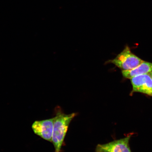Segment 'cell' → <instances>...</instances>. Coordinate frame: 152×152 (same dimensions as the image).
Segmentation results:
<instances>
[{"label":"cell","instance_id":"obj_1","mask_svg":"<svg viewBox=\"0 0 152 152\" xmlns=\"http://www.w3.org/2000/svg\"><path fill=\"white\" fill-rule=\"evenodd\" d=\"M55 110L56 116L54 117L52 142L55 148V152H61L70 124L77 113L66 114L60 107H56Z\"/></svg>","mask_w":152,"mask_h":152},{"label":"cell","instance_id":"obj_2","mask_svg":"<svg viewBox=\"0 0 152 152\" xmlns=\"http://www.w3.org/2000/svg\"><path fill=\"white\" fill-rule=\"evenodd\" d=\"M143 61L142 59L133 54L130 48L126 45L115 58L108 60L105 64H113L122 71H126L134 69Z\"/></svg>","mask_w":152,"mask_h":152},{"label":"cell","instance_id":"obj_3","mask_svg":"<svg viewBox=\"0 0 152 152\" xmlns=\"http://www.w3.org/2000/svg\"><path fill=\"white\" fill-rule=\"evenodd\" d=\"M132 136L130 134L126 137L104 144H98L95 152H132L130 140Z\"/></svg>","mask_w":152,"mask_h":152},{"label":"cell","instance_id":"obj_4","mask_svg":"<svg viewBox=\"0 0 152 152\" xmlns=\"http://www.w3.org/2000/svg\"><path fill=\"white\" fill-rule=\"evenodd\" d=\"M130 80L132 86L130 95L138 92L152 96V79L149 74L136 76Z\"/></svg>","mask_w":152,"mask_h":152},{"label":"cell","instance_id":"obj_5","mask_svg":"<svg viewBox=\"0 0 152 152\" xmlns=\"http://www.w3.org/2000/svg\"><path fill=\"white\" fill-rule=\"evenodd\" d=\"M54 118L36 121L32 125L34 133L43 139L52 142Z\"/></svg>","mask_w":152,"mask_h":152},{"label":"cell","instance_id":"obj_6","mask_svg":"<svg viewBox=\"0 0 152 152\" xmlns=\"http://www.w3.org/2000/svg\"><path fill=\"white\" fill-rule=\"evenodd\" d=\"M152 72V63L144 61L134 69L122 71L124 77L131 79L136 76L149 74Z\"/></svg>","mask_w":152,"mask_h":152},{"label":"cell","instance_id":"obj_7","mask_svg":"<svg viewBox=\"0 0 152 152\" xmlns=\"http://www.w3.org/2000/svg\"><path fill=\"white\" fill-rule=\"evenodd\" d=\"M149 75L151 76V78L152 79V72H151V73H150L149 74Z\"/></svg>","mask_w":152,"mask_h":152}]
</instances>
